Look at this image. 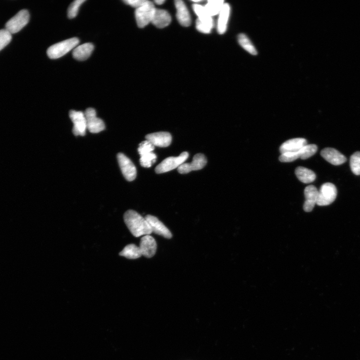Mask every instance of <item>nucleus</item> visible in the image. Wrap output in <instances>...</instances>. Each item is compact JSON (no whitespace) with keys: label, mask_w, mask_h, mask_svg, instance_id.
Here are the masks:
<instances>
[{"label":"nucleus","mask_w":360,"mask_h":360,"mask_svg":"<svg viewBox=\"0 0 360 360\" xmlns=\"http://www.w3.org/2000/svg\"><path fill=\"white\" fill-rule=\"evenodd\" d=\"M139 247L142 256L150 258L155 255L157 245L153 237L146 235L141 238Z\"/></svg>","instance_id":"f8f14e48"},{"label":"nucleus","mask_w":360,"mask_h":360,"mask_svg":"<svg viewBox=\"0 0 360 360\" xmlns=\"http://www.w3.org/2000/svg\"><path fill=\"white\" fill-rule=\"evenodd\" d=\"M87 128L92 133H98L105 129L103 121L97 116L96 110L92 108H88L84 112Z\"/></svg>","instance_id":"6e6552de"},{"label":"nucleus","mask_w":360,"mask_h":360,"mask_svg":"<svg viewBox=\"0 0 360 360\" xmlns=\"http://www.w3.org/2000/svg\"><path fill=\"white\" fill-rule=\"evenodd\" d=\"M214 21L212 17L198 19L196 21V28L200 32L210 33L213 28Z\"/></svg>","instance_id":"5701e85b"},{"label":"nucleus","mask_w":360,"mask_h":360,"mask_svg":"<svg viewBox=\"0 0 360 360\" xmlns=\"http://www.w3.org/2000/svg\"><path fill=\"white\" fill-rule=\"evenodd\" d=\"M175 6L177 10V18L179 23L184 27H189L191 23V19L186 5L181 0H176Z\"/></svg>","instance_id":"f3484780"},{"label":"nucleus","mask_w":360,"mask_h":360,"mask_svg":"<svg viewBox=\"0 0 360 360\" xmlns=\"http://www.w3.org/2000/svg\"><path fill=\"white\" fill-rule=\"evenodd\" d=\"M119 255L129 259H136L142 256L139 247L134 244L127 245Z\"/></svg>","instance_id":"4be33fe9"},{"label":"nucleus","mask_w":360,"mask_h":360,"mask_svg":"<svg viewBox=\"0 0 360 360\" xmlns=\"http://www.w3.org/2000/svg\"><path fill=\"white\" fill-rule=\"evenodd\" d=\"M239 44L246 51L252 55H257V51L249 38L244 34H240L238 37Z\"/></svg>","instance_id":"393cba45"},{"label":"nucleus","mask_w":360,"mask_h":360,"mask_svg":"<svg viewBox=\"0 0 360 360\" xmlns=\"http://www.w3.org/2000/svg\"><path fill=\"white\" fill-rule=\"evenodd\" d=\"M124 222L131 234L135 237L150 235L151 228L145 217L134 210H129L124 215Z\"/></svg>","instance_id":"f257e3e1"},{"label":"nucleus","mask_w":360,"mask_h":360,"mask_svg":"<svg viewBox=\"0 0 360 360\" xmlns=\"http://www.w3.org/2000/svg\"><path fill=\"white\" fill-rule=\"evenodd\" d=\"M145 218L149 223L152 233H154L166 239H169L172 238V234L170 231L157 217L148 215Z\"/></svg>","instance_id":"9b49d317"},{"label":"nucleus","mask_w":360,"mask_h":360,"mask_svg":"<svg viewBox=\"0 0 360 360\" xmlns=\"http://www.w3.org/2000/svg\"><path fill=\"white\" fill-rule=\"evenodd\" d=\"M94 49L92 43H85L76 47L73 50V56L77 60L85 61L91 55Z\"/></svg>","instance_id":"6ab92c4d"},{"label":"nucleus","mask_w":360,"mask_h":360,"mask_svg":"<svg viewBox=\"0 0 360 360\" xmlns=\"http://www.w3.org/2000/svg\"><path fill=\"white\" fill-rule=\"evenodd\" d=\"M193 1L195 3H198V2H201L202 1H201V0H200H200H199V1H198V0H196V1Z\"/></svg>","instance_id":"c9c22d12"},{"label":"nucleus","mask_w":360,"mask_h":360,"mask_svg":"<svg viewBox=\"0 0 360 360\" xmlns=\"http://www.w3.org/2000/svg\"><path fill=\"white\" fill-rule=\"evenodd\" d=\"M306 201L303 209L306 212H311L317 204L318 197V190L313 185H309L304 190Z\"/></svg>","instance_id":"2eb2a0df"},{"label":"nucleus","mask_w":360,"mask_h":360,"mask_svg":"<svg viewBox=\"0 0 360 360\" xmlns=\"http://www.w3.org/2000/svg\"><path fill=\"white\" fill-rule=\"evenodd\" d=\"M350 165L355 175H360V152H356L351 156Z\"/></svg>","instance_id":"bb28decb"},{"label":"nucleus","mask_w":360,"mask_h":360,"mask_svg":"<svg viewBox=\"0 0 360 360\" xmlns=\"http://www.w3.org/2000/svg\"><path fill=\"white\" fill-rule=\"evenodd\" d=\"M117 159L125 179L128 181H134L137 176V169L133 163L125 154L121 153L117 155Z\"/></svg>","instance_id":"0eeeda50"},{"label":"nucleus","mask_w":360,"mask_h":360,"mask_svg":"<svg viewBox=\"0 0 360 360\" xmlns=\"http://www.w3.org/2000/svg\"><path fill=\"white\" fill-rule=\"evenodd\" d=\"M307 141L304 138H294L284 142L280 147L282 154L299 152L303 147L307 145Z\"/></svg>","instance_id":"dca6fc26"},{"label":"nucleus","mask_w":360,"mask_h":360,"mask_svg":"<svg viewBox=\"0 0 360 360\" xmlns=\"http://www.w3.org/2000/svg\"><path fill=\"white\" fill-rule=\"evenodd\" d=\"M300 158V155L299 153H286L282 154L279 157V160L282 162L288 163L293 162Z\"/></svg>","instance_id":"2f4dec72"},{"label":"nucleus","mask_w":360,"mask_h":360,"mask_svg":"<svg viewBox=\"0 0 360 360\" xmlns=\"http://www.w3.org/2000/svg\"><path fill=\"white\" fill-rule=\"evenodd\" d=\"M155 146L149 141L145 140L139 144L138 151L140 156L153 152Z\"/></svg>","instance_id":"7c9ffc66"},{"label":"nucleus","mask_w":360,"mask_h":360,"mask_svg":"<svg viewBox=\"0 0 360 360\" xmlns=\"http://www.w3.org/2000/svg\"><path fill=\"white\" fill-rule=\"evenodd\" d=\"M317 150L318 147L317 145L315 144H307L299 151L300 159L302 160H306L315 155Z\"/></svg>","instance_id":"a878e982"},{"label":"nucleus","mask_w":360,"mask_h":360,"mask_svg":"<svg viewBox=\"0 0 360 360\" xmlns=\"http://www.w3.org/2000/svg\"><path fill=\"white\" fill-rule=\"evenodd\" d=\"M295 174L297 178L304 184L312 183L316 178V175L313 171L303 167H297L295 170Z\"/></svg>","instance_id":"412c9836"},{"label":"nucleus","mask_w":360,"mask_h":360,"mask_svg":"<svg viewBox=\"0 0 360 360\" xmlns=\"http://www.w3.org/2000/svg\"><path fill=\"white\" fill-rule=\"evenodd\" d=\"M69 116L74 124L73 134L76 136H85L87 129L85 113L82 111L71 110L70 111Z\"/></svg>","instance_id":"1a4fd4ad"},{"label":"nucleus","mask_w":360,"mask_h":360,"mask_svg":"<svg viewBox=\"0 0 360 360\" xmlns=\"http://www.w3.org/2000/svg\"><path fill=\"white\" fill-rule=\"evenodd\" d=\"M207 162V159L204 155L198 154L194 156L191 163L182 164L178 168V171L182 174H187L192 171L203 169L206 166Z\"/></svg>","instance_id":"9d476101"},{"label":"nucleus","mask_w":360,"mask_h":360,"mask_svg":"<svg viewBox=\"0 0 360 360\" xmlns=\"http://www.w3.org/2000/svg\"><path fill=\"white\" fill-rule=\"evenodd\" d=\"M79 42L77 38H72L55 44L48 48L47 55L51 59L60 58L75 48Z\"/></svg>","instance_id":"f03ea898"},{"label":"nucleus","mask_w":360,"mask_h":360,"mask_svg":"<svg viewBox=\"0 0 360 360\" xmlns=\"http://www.w3.org/2000/svg\"><path fill=\"white\" fill-rule=\"evenodd\" d=\"M147 1V0H125V1H123L126 4L136 9L143 6Z\"/></svg>","instance_id":"72a5a7b5"},{"label":"nucleus","mask_w":360,"mask_h":360,"mask_svg":"<svg viewBox=\"0 0 360 360\" xmlns=\"http://www.w3.org/2000/svg\"><path fill=\"white\" fill-rule=\"evenodd\" d=\"M146 139L151 142L154 146L167 147L172 142L171 135L166 132H160L148 134Z\"/></svg>","instance_id":"ddd939ff"},{"label":"nucleus","mask_w":360,"mask_h":360,"mask_svg":"<svg viewBox=\"0 0 360 360\" xmlns=\"http://www.w3.org/2000/svg\"><path fill=\"white\" fill-rule=\"evenodd\" d=\"M224 4L222 0H211L204 7L209 15L212 17L219 14Z\"/></svg>","instance_id":"b1692460"},{"label":"nucleus","mask_w":360,"mask_h":360,"mask_svg":"<svg viewBox=\"0 0 360 360\" xmlns=\"http://www.w3.org/2000/svg\"><path fill=\"white\" fill-rule=\"evenodd\" d=\"M337 195V190L336 186L331 183H325L318 191L317 205L320 206L329 205L335 200Z\"/></svg>","instance_id":"423d86ee"},{"label":"nucleus","mask_w":360,"mask_h":360,"mask_svg":"<svg viewBox=\"0 0 360 360\" xmlns=\"http://www.w3.org/2000/svg\"><path fill=\"white\" fill-rule=\"evenodd\" d=\"M155 2L158 5H162L165 2V1H163V0H157Z\"/></svg>","instance_id":"f704fd0d"},{"label":"nucleus","mask_w":360,"mask_h":360,"mask_svg":"<svg viewBox=\"0 0 360 360\" xmlns=\"http://www.w3.org/2000/svg\"><path fill=\"white\" fill-rule=\"evenodd\" d=\"M189 157V153L184 152L178 157H170L164 160L155 169L157 174L164 173L178 168Z\"/></svg>","instance_id":"20e7f679"},{"label":"nucleus","mask_w":360,"mask_h":360,"mask_svg":"<svg viewBox=\"0 0 360 360\" xmlns=\"http://www.w3.org/2000/svg\"><path fill=\"white\" fill-rule=\"evenodd\" d=\"M12 35L6 29L0 30V51L11 42L12 38Z\"/></svg>","instance_id":"cd10ccee"},{"label":"nucleus","mask_w":360,"mask_h":360,"mask_svg":"<svg viewBox=\"0 0 360 360\" xmlns=\"http://www.w3.org/2000/svg\"><path fill=\"white\" fill-rule=\"evenodd\" d=\"M156 155L152 152L141 156L140 162L142 167L150 168L156 162Z\"/></svg>","instance_id":"c85d7f7f"},{"label":"nucleus","mask_w":360,"mask_h":360,"mask_svg":"<svg viewBox=\"0 0 360 360\" xmlns=\"http://www.w3.org/2000/svg\"><path fill=\"white\" fill-rule=\"evenodd\" d=\"M29 20L28 11L22 10L6 23L5 29L12 34L17 33L27 25Z\"/></svg>","instance_id":"7ed1b4c3"},{"label":"nucleus","mask_w":360,"mask_h":360,"mask_svg":"<svg viewBox=\"0 0 360 360\" xmlns=\"http://www.w3.org/2000/svg\"><path fill=\"white\" fill-rule=\"evenodd\" d=\"M231 8L229 4L225 3L219 13L217 23V30L220 34H224L227 28V24L230 14Z\"/></svg>","instance_id":"aec40b11"},{"label":"nucleus","mask_w":360,"mask_h":360,"mask_svg":"<svg viewBox=\"0 0 360 360\" xmlns=\"http://www.w3.org/2000/svg\"><path fill=\"white\" fill-rule=\"evenodd\" d=\"M171 22L169 13L164 10L155 9L151 23L159 28L168 26Z\"/></svg>","instance_id":"a211bd4d"},{"label":"nucleus","mask_w":360,"mask_h":360,"mask_svg":"<svg viewBox=\"0 0 360 360\" xmlns=\"http://www.w3.org/2000/svg\"><path fill=\"white\" fill-rule=\"evenodd\" d=\"M321 155L327 162L335 166L342 165L347 161V158L344 155L332 148L324 149L322 150Z\"/></svg>","instance_id":"4468645a"},{"label":"nucleus","mask_w":360,"mask_h":360,"mask_svg":"<svg viewBox=\"0 0 360 360\" xmlns=\"http://www.w3.org/2000/svg\"><path fill=\"white\" fill-rule=\"evenodd\" d=\"M85 1V0H76L70 5L68 10V16L70 19L77 16L80 7Z\"/></svg>","instance_id":"c756f323"},{"label":"nucleus","mask_w":360,"mask_h":360,"mask_svg":"<svg viewBox=\"0 0 360 360\" xmlns=\"http://www.w3.org/2000/svg\"><path fill=\"white\" fill-rule=\"evenodd\" d=\"M193 7L194 11L196 14L198 16V18H202L209 16L204 6L198 4H194Z\"/></svg>","instance_id":"473e14b6"},{"label":"nucleus","mask_w":360,"mask_h":360,"mask_svg":"<svg viewBox=\"0 0 360 360\" xmlns=\"http://www.w3.org/2000/svg\"><path fill=\"white\" fill-rule=\"evenodd\" d=\"M155 9L154 4L149 1L142 7L136 9L135 17L139 28H144L151 23Z\"/></svg>","instance_id":"39448f33"}]
</instances>
